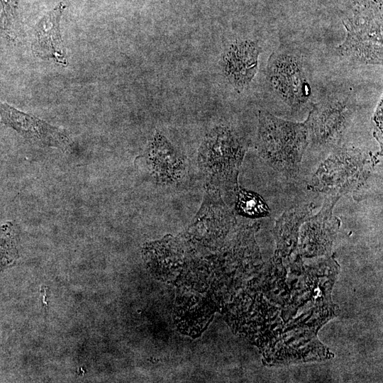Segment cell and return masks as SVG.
I'll list each match as a JSON object with an SVG mask.
<instances>
[{
	"label": "cell",
	"mask_w": 383,
	"mask_h": 383,
	"mask_svg": "<svg viewBox=\"0 0 383 383\" xmlns=\"http://www.w3.org/2000/svg\"><path fill=\"white\" fill-rule=\"evenodd\" d=\"M356 109L350 93L329 95L313 105L306 118L309 144L321 148L339 146Z\"/></svg>",
	"instance_id": "obj_4"
},
{
	"label": "cell",
	"mask_w": 383,
	"mask_h": 383,
	"mask_svg": "<svg viewBox=\"0 0 383 383\" xmlns=\"http://www.w3.org/2000/svg\"><path fill=\"white\" fill-rule=\"evenodd\" d=\"M309 145L306 119L294 122L259 111L256 148L274 170L289 176L296 174Z\"/></svg>",
	"instance_id": "obj_1"
},
{
	"label": "cell",
	"mask_w": 383,
	"mask_h": 383,
	"mask_svg": "<svg viewBox=\"0 0 383 383\" xmlns=\"http://www.w3.org/2000/svg\"><path fill=\"white\" fill-rule=\"evenodd\" d=\"M379 155L352 146H338L314 172L309 187L325 196H338L358 191L375 170Z\"/></svg>",
	"instance_id": "obj_2"
},
{
	"label": "cell",
	"mask_w": 383,
	"mask_h": 383,
	"mask_svg": "<svg viewBox=\"0 0 383 383\" xmlns=\"http://www.w3.org/2000/svg\"><path fill=\"white\" fill-rule=\"evenodd\" d=\"M141 157L148 171L159 184H175L186 174L185 157L159 132L155 133Z\"/></svg>",
	"instance_id": "obj_8"
},
{
	"label": "cell",
	"mask_w": 383,
	"mask_h": 383,
	"mask_svg": "<svg viewBox=\"0 0 383 383\" xmlns=\"http://www.w3.org/2000/svg\"><path fill=\"white\" fill-rule=\"evenodd\" d=\"M374 135L382 148V97L379 100L372 116Z\"/></svg>",
	"instance_id": "obj_14"
},
{
	"label": "cell",
	"mask_w": 383,
	"mask_h": 383,
	"mask_svg": "<svg viewBox=\"0 0 383 383\" xmlns=\"http://www.w3.org/2000/svg\"><path fill=\"white\" fill-rule=\"evenodd\" d=\"M235 194V209L240 214L250 218L269 215V206L258 194L238 187Z\"/></svg>",
	"instance_id": "obj_13"
},
{
	"label": "cell",
	"mask_w": 383,
	"mask_h": 383,
	"mask_svg": "<svg viewBox=\"0 0 383 383\" xmlns=\"http://www.w3.org/2000/svg\"><path fill=\"white\" fill-rule=\"evenodd\" d=\"M345 40L337 47L338 55L355 63L382 64V24L369 18H354L343 22Z\"/></svg>",
	"instance_id": "obj_6"
},
{
	"label": "cell",
	"mask_w": 383,
	"mask_h": 383,
	"mask_svg": "<svg viewBox=\"0 0 383 383\" xmlns=\"http://www.w3.org/2000/svg\"><path fill=\"white\" fill-rule=\"evenodd\" d=\"M267 77L272 91L293 109H300L311 94L301 57L295 52L279 50L267 62Z\"/></svg>",
	"instance_id": "obj_5"
},
{
	"label": "cell",
	"mask_w": 383,
	"mask_h": 383,
	"mask_svg": "<svg viewBox=\"0 0 383 383\" xmlns=\"http://www.w3.org/2000/svg\"><path fill=\"white\" fill-rule=\"evenodd\" d=\"M248 145L232 128L217 126L206 135L199 148V165L212 189L234 194Z\"/></svg>",
	"instance_id": "obj_3"
},
{
	"label": "cell",
	"mask_w": 383,
	"mask_h": 383,
	"mask_svg": "<svg viewBox=\"0 0 383 383\" xmlns=\"http://www.w3.org/2000/svg\"><path fill=\"white\" fill-rule=\"evenodd\" d=\"M60 3L38 22L33 28V52L42 59H52L66 67V51L60 35V21L65 9Z\"/></svg>",
	"instance_id": "obj_11"
},
{
	"label": "cell",
	"mask_w": 383,
	"mask_h": 383,
	"mask_svg": "<svg viewBox=\"0 0 383 383\" xmlns=\"http://www.w3.org/2000/svg\"><path fill=\"white\" fill-rule=\"evenodd\" d=\"M312 210L311 204L296 206L285 211L277 220L273 233L279 252L287 254L294 249L299 228Z\"/></svg>",
	"instance_id": "obj_12"
},
{
	"label": "cell",
	"mask_w": 383,
	"mask_h": 383,
	"mask_svg": "<svg viewBox=\"0 0 383 383\" xmlns=\"http://www.w3.org/2000/svg\"><path fill=\"white\" fill-rule=\"evenodd\" d=\"M1 122L24 138L41 146L65 148L70 139L64 131L34 116L0 102Z\"/></svg>",
	"instance_id": "obj_9"
},
{
	"label": "cell",
	"mask_w": 383,
	"mask_h": 383,
	"mask_svg": "<svg viewBox=\"0 0 383 383\" xmlns=\"http://www.w3.org/2000/svg\"><path fill=\"white\" fill-rule=\"evenodd\" d=\"M261 48L252 40H237L233 42L223 56L224 74L238 91L248 87L258 70Z\"/></svg>",
	"instance_id": "obj_10"
},
{
	"label": "cell",
	"mask_w": 383,
	"mask_h": 383,
	"mask_svg": "<svg viewBox=\"0 0 383 383\" xmlns=\"http://www.w3.org/2000/svg\"><path fill=\"white\" fill-rule=\"evenodd\" d=\"M340 198L326 196L320 211L302 223L300 247L304 254H323L331 249L340 226V219L333 214Z\"/></svg>",
	"instance_id": "obj_7"
}]
</instances>
